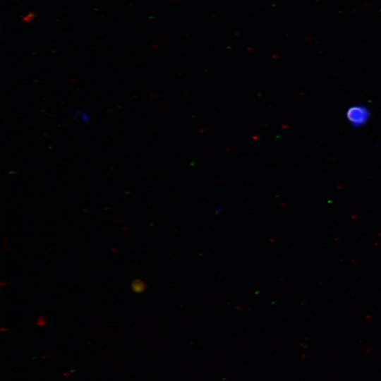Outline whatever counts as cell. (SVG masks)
I'll list each match as a JSON object with an SVG mask.
<instances>
[{
  "mask_svg": "<svg viewBox=\"0 0 381 381\" xmlns=\"http://www.w3.org/2000/svg\"><path fill=\"white\" fill-rule=\"evenodd\" d=\"M370 112L368 108L362 104H356L350 107L346 114L349 124L358 128L365 125L369 120Z\"/></svg>",
  "mask_w": 381,
  "mask_h": 381,
  "instance_id": "obj_1",
  "label": "cell"
},
{
  "mask_svg": "<svg viewBox=\"0 0 381 381\" xmlns=\"http://www.w3.org/2000/svg\"><path fill=\"white\" fill-rule=\"evenodd\" d=\"M146 288V285L144 282L140 280V279H135L133 282L131 284V289L135 292V293H142L145 291Z\"/></svg>",
  "mask_w": 381,
  "mask_h": 381,
  "instance_id": "obj_2",
  "label": "cell"
},
{
  "mask_svg": "<svg viewBox=\"0 0 381 381\" xmlns=\"http://www.w3.org/2000/svg\"><path fill=\"white\" fill-rule=\"evenodd\" d=\"M36 17V14L33 12H29L22 18V21L24 23H30Z\"/></svg>",
  "mask_w": 381,
  "mask_h": 381,
  "instance_id": "obj_3",
  "label": "cell"
},
{
  "mask_svg": "<svg viewBox=\"0 0 381 381\" xmlns=\"http://www.w3.org/2000/svg\"><path fill=\"white\" fill-rule=\"evenodd\" d=\"M70 375V373L69 372H65L63 373V376L65 377V376H68Z\"/></svg>",
  "mask_w": 381,
  "mask_h": 381,
  "instance_id": "obj_4",
  "label": "cell"
},
{
  "mask_svg": "<svg viewBox=\"0 0 381 381\" xmlns=\"http://www.w3.org/2000/svg\"><path fill=\"white\" fill-rule=\"evenodd\" d=\"M47 357V355H44V356H42V358H46Z\"/></svg>",
  "mask_w": 381,
  "mask_h": 381,
  "instance_id": "obj_5",
  "label": "cell"
}]
</instances>
